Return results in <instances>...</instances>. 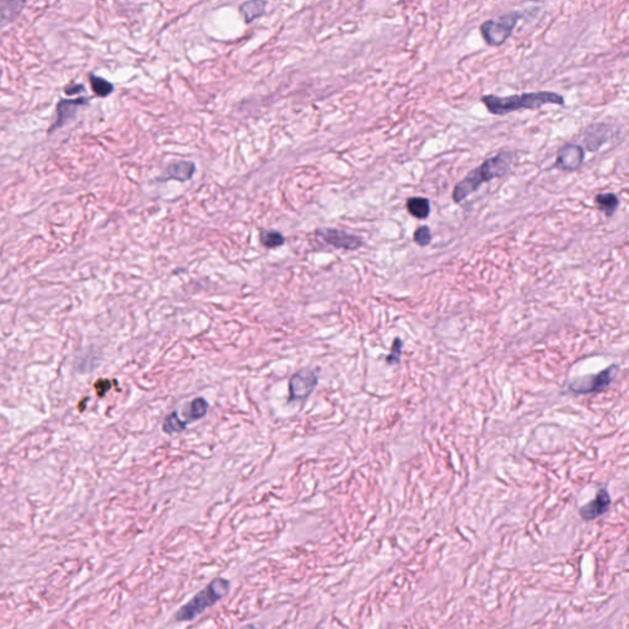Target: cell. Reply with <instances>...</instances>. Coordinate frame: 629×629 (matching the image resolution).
<instances>
[{"mask_svg": "<svg viewBox=\"0 0 629 629\" xmlns=\"http://www.w3.org/2000/svg\"><path fill=\"white\" fill-rule=\"evenodd\" d=\"M515 154L511 150H501L493 157H489L476 169L471 170L463 180L455 186L452 191V201L459 203L465 201L472 193L477 192L481 186L495 179H501L510 172Z\"/></svg>", "mask_w": 629, "mask_h": 629, "instance_id": "obj_1", "label": "cell"}, {"mask_svg": "<svg viewBox=\"0 0 629 629\" xmlns=\"http://www.w3.org/2000/svg\"><path fill=\"white\" fill-rule=\"evenodd\" d=\"M489 113L495 116H506L509 113L517 112L521 110H539L545 105H564V97L555 91H535L525 92L521 95L506 96L499 97L495 95H484L481 97Z\"/></svg>", "mask_w": 629, "mask_h": 629, "instance_id": "obj_2", "label": "cell"}, {"mask_svg": "<svg viewBox=\"0 0 629 629\" xmlns=\"http://www.w3.org/2000/svg\"><path fill=\"white\" fill-rule=\"evenodd\" d=\"M229 588L230 583L226 579H214L210 584L201 590L194 597H192L191 601L181 607L174 615V619L177 622H188L194 619L208 607L213 606L220 599H223L228 594Z\"/></svg>", "mask_w": 629, "mask_h": 629, "instance_id": "obj_3", "label": "cell"}, {"mask_svg": "<svg viewBox=\"0 0 629 629\" xmlns=\"http://www.w3.org/2000/svg\"><path fill=\"white\" fill-rule=\"evenodd\" d=\"M523 12L517 10H510L498 19H489L486 20L479 26L481 34L487 45L490 47H500L504 45L509 39L514 28H517V23L521 20Z\"/></svg>", "mask_w": 629, "mask_h": 629, "instance_id": "obj_4", "label": "cell"}, {"mask_svg": "<svg viewBox=\"0 0 629 629\" xmlns=\"http://www.w3.org/2000/svg\"><path fill=\"white\" fill-rule=\"evenodd\" d=\"M617 371V366H608L607 369L601 371V372H597L595 375L583 377L580 380H574V381L569 383V390L572 392L578 393V395L600 392V391L606 390L611 385V382L613 381V379L616 377Z\"/></svg>", "mask_w": 629, "mask_h": 629, "instance_id": "obj_5", "label": "cell"}, {"mask_svg": "<svg viewBox=\"0 0 629 629\" xmlns=\"http://www.w3.org/2000/svg\"><path fill=\"white\" fill-rule=\"evenodd\" d=\"M319 383L317 371L303 369L292 375L289 381V401H300L309 397Z\"/></svg>", "mask_w": 629, "mask_h": 629, "instance_id": "obj_6", "label": "cell"}, {"mask_svg": "<svg viewBox=\"0 0 629 629\" xmlns=\"http://www.w3.org/2000/svg\"><path fill=\"white\" fill-rule=\"evenodd\" d=\"M323 241L327 242L328 245H332L333 248H342V250H348L354 251L363 246V239L360 236L349 234L347 231L338 230V229H331V228H321L317 231Z\"/></svg>", "mask_w": 629, "mask_h": 629, "instance_id": "obj_7", "label": "cell"}, {"mask_svg": "<svg viewBox=\"0 0 629 629\" xmlns=\"http://www.w3.org/2000/svg\"><path fill=\"white\" fill-rule=\"evenodd\" d=\"M584 159L585 152L583 146L568 144L557 152L555 166L563 171H575L580 169V166L584 163Z\"/></svg>", "mask_w": 629, "mask_h": 629, "instance_id": "obj_8", "label": "cell"}, {"mask_svg": "<svg viewBox=\"0 0 629 629\" xmlns=\"http://www.w3.org/2000/svg\"><path fill=\"white\" fill-rule=\"evenodd\" d=\"M89 100L85 97H79V99H63L58 102L57 105L56 119L51 126L50 132L62 128L64 124H67L70 119L75 117L78 112L79 107L88 105Z\"/></svg>", "mask_w": 629, "mask_h": 629, "instance_id": "obj_9", "label": "cell"}, {"mask_svg": "<svg viewBox=\"0 0 629 629\" xmlns=\"http://www.w3.org/2000/svg\"><path fill=\"white\" fill-rule=\"evenodd\" d=\"M611 506V498L606 489L602 488L597 492L595 499L591 500L580 509V515L584 520H595L603 515Z\"/></svg>", "mask_w": 629, "mask_h": 629, "instance_id": "obj_10", "label": "cell"}, {"mask_svg": "<svg viewBox=\"0 0 629 629\" xmlns=\"http://www.w3.org/2000/svg\"><path fill=\"white\" fill-rule=\"evenodd\" d=\"M611 128L608 124L596 123L589 126L584 133V143L589 152H595L610 139Z\"/></svg>", "mask_w": 629, "mask_h": 629, "instance_id": "obj_11", "label": "cell"}, {"mask_svg": "<svg viewBox=\"0 0 629 629\" xmlns=\"http://www.w3.org/2000/svg\"><path fill=\"white\" fill-rule=\"evenodd\" d=\"M26 3L20 0H0V30L12 23L20 15V12H23Z\"/></svg>", "mask_w": 629, "mask_h": 629, "instance_id": "obj_12", "label": "cell"}, {"mask_svg": "<svg viewBox=\"0 0 629 629\" xmlns=\"http://www.w3.org/2000/svg\"><path fill=\"white\" fill-rule=\"evenodd\" d=\"M196 172V165L191 161H177L170 163L166 169V174L172 180L185 181L191 180L192 176Z\"/></svg>", "mask_w": 629, "mask_h": 629, "instance_id": "obj_13", "label": "cell"}, {"mask_svg": "<svg viewBox=\"0 0 629 629\" xmlns=\"http://www.w3.org/2000/svg\"><path fill=\"white\" fill-rule=\"evenodd\" d=\"M406 207L412 217L419 220L427 219L432 212L430 201L424 197H410L407 199Z\"/></svg>", "mask_w": 629, "mask_h": 629, "instance_id": "obj_14", "label": "cell"}, {"mask_svg": "<svg viewBox=\"0 0 629 629\" xmlns=\"http://www.w3.org/2000/svg\"><path fill=\"white\" fill-rule=\"evenodd\" d=\"M596 207L605 213L607 218L613 217L619 207V198L615 193H599L595 197Z\"/></svg>", "mask_w": 629, "mask_h": 629, "instance_id": "obj_15", "label": "cell"}, {"mask_svg": "<svg viewBox=\"0 0 629 629\" xmlns=\"http://www.w3.org/2000/svg\"><path fill=\"white\" fill-rule=\"evenodd\" d=\"M266 6H267L266 1H246L240 6V12L246 23H252L256 17L263 15Z\"/></svg>", "mask_w": 629, "mask_h": 629, "instance_id": "obj_16", "label": "cell"}, {"mask_svg": "<svg viewBox=\"0 0 629 629\" xmlns=\"http://www.w3.org/2000/svg\"><path fill=\"white\" fill-rule=\"evenodd\" d=\"M187 424H188V421L181 419L179 415H177V412H172L171 415L165 418L163 430L166 434H170V435L171 434H177V432H182L186 430Z\"/></svg>", "mask_w": 629, "mask_h": 629, "instance_id": "obj_17", "label": "cell"}, {"mask_svg": "<svg viewBox=\"0 0 629 629\" xmlns=\"http://www.w3.org/2000/svg\"><path fill=\"white\" fill-rule=\"evenodd\" d=\"M259 241L264 248H277L284 245L286 237L281 232L277 230H262L259 234Z\"/></svg>", "mask_w": 629, "mask_h": 629, "instance_id": "obj_18", "label": "cell"}, {"mask_svg": "<svg viewBox=\"0 0 629 629\" xmlns=\"http://www.w3.org/2000/svg\"><path fill=\"white\" fill-rule=\"evenodd\" d=\"M90 84L92 91L100 97H107V96L111 95L114 90L113 85L108 80L101 78V77H97L95 74H90Z\"/></svg>", "mask_w": 629, "mask_h": 629, "instance_id": "obj_19", "label": "cell"}, {"mask_svg": "<svg viewBox=\"0 0 629 629\" xmlns=\"http://www.w3.org/2000/svg\"><path fill=\"white\" fill-rule=\"evenodd\" d=\"M209 403L202 397H197L193 399L190 405V412H188V419L187 421H198L208 413Z\"/></svg>", "mask_w": 629, "mask_h": 629, "instance_id": "obj_20", "label": "cell"}, {"mask_svg": "<svg viewBox=\"0 0 629 629\" xmlns=\"http://www.w3.org/2000/svg\"><path fill=\"white\" fill-rule=\"evenodd\" d=\"M413 240H415L417 245L421 246V248H426L428 245H430V242H432V240L430 228L427 226V225L419 226V228L415 231V234H413Z\"/></svg>", "mask_w": 629, "mask_h": 629, "instance_id": "obj_21", "label": "cell"}, {"mask_svg": "<svg viewBox=\"0 0 629 629\" xmlns=\"http://www.w3.org/2000/svg\"><path fill=\"white\" fill-rule=\"evenodd\" d=\"M402 346H403V344H402V341H401L399 338H396L392 344L391 353H390V355H388V358H386L388 364H391V366H392V364L399 363V357H401V353H402Z\"/></svg>", "mask_w": 629, "mask_h": 629, "instance_id": "obj_22", "label": "cell"}, {"mask_svg": "<svg viewBox=\"0 0 629 629\" xmlns=\"http://www.w3.org/2000/svg\"><path fill=\"white\" fill-rule=\"evenodd\" d=\"M81 91H85L84 85L73 84L69 85V86L66 88V92H67L68 95L78 94V92H81Z\"/></svg>", "mask_w": 629, "mask_h": 629, "instance_id": "obj_23", "label": "cell"}, {"mask_svg": "<svg viewBox=\"0 0 629 629\" xmlns=\"http://www.w3.org/2000/svg\"><path fill=\"white\" fill-rule=\"evenodd\" d=\"M241 629H254V627H253V626H246V627H243V628Z\"/></svg>", "mask_w": 629, "mask_h": 629, "instance_id": "obj_24", "label": "cell"}]
</instances>
